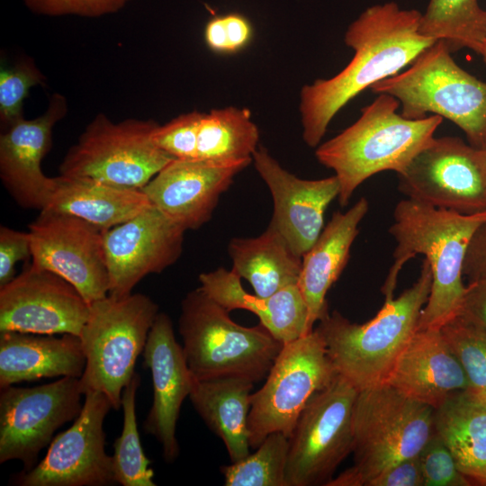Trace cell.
Segmentation results:
<instances>
[{
    "label": "cell",
    "instance_id": "8fae6325",
    "mask_svg": "<svg viewBox=\"0 0 486 486\" xmlns=\"http://www.w3.org/2000/svg\"><path fill=\"white\" fill-rule=\"evenodd\" d=\"M358 391L337 374L302 411L289 437L287 486L328 485L353 452V410Z\"/></svg>",
    "mask_w": 486,
    "mask_h": 486
},
{
    "label": "cell",
    "instance_id": "7402d4cb",
    "mask_svg": "<svg viewBox=\"0 0 486 486\" xmlns=\"http://www.w3.org/2000/svg\"><path fill=\"white\" fill-rule=\"evenodd\" d=\"M386 383L435 410L452 394L472 389L464 368L437 328L416 330Z\"/></svg>",
    "mask_w": 486,
    "mask_h": 486
},
{
    "label": "cell",
    "instance_id": "4316f807",
    "mask_svg": "<svg viewBox=\"0 0 486 486\" xmlns=\"http://www.w3.org/2000/svg\"><path fill=\"white\" fill-rule=\"evenodd\" d=\"M434 426L458 470L486 485V398L472 389L452 394L435 410Z\"/></svg>",
    "mask_w": 486,
    "mask_h": 486
},
{
    "label": "cell",
    "instance_id": "ffe728a7",
    "mask_svg": "<svg viewBox=\"0 0 486 486\" xmlns=\"http://www.w3.org/2000/svg\"><path fill=\"white\" fill-rule=\"evenodd\" d=\"M68 111L61 94H53L40 116L18 119L0 136V178L9 194L23 209H46L55 190V177H48L41 161L51 144L52 129Z\"/></svg>",
    "mask_w": 486,
    "mask_h": 486
},
{
    "label": "cell",
    "instance_id": "4fadbf2b",
    "mask_svg": "<svg viewBox=\"0 0 486 486\" xmlns=\"http://www.w3.org/2000/svg\"><path fill=\"white\" fill-rule=\"evenodd\" d=\"M83 396L80 379L68 376L35 387L1 388L0 464L19 460L22 471L33 468L55 432L79 415Z\"/></svg>",
    "mask_w": 486,
    "mask_h": 486
},
{
    "label": "cell",
    "instance_id": "9a60e30c",
    "mask_svg": "<svg viewBox=\"0 0 486 486\" xmlns=\"http://www.w3.org/2000/svg\"><path fill=\"white\" fill-rule=\"evenodd\" d=\"M32 264L72 284L90 305L109 293L104 230L45 209L29 225Z\"/></svg>",
    "mask_w": 486,
    "mask_h": 486
},
{
    "label": "cell",
    "instance_id": "74e56055",
    "mask_svg": "<svg viewBox=\"0 0 486 486\" xmlns=\"http://www.w3.org/2000/svg\"><path fill=\"white\" fill-rule=\"evenodd\" d=\"M253 36L250 22L244 15L232 13L215 16L206 24L204 40L216 53H235L248 45Z\"/></svg>",
    "mask_w": 486,
    "mask_h": 486
},
{
    "label": "cell",
    "instance_id": "f35d334b",
    "mask_svg": "<svg viewBox=\"0 0 486 486\" xmlns=\"http://www.w3.org/2000/svg\"><path fill=\"white\" fill-rule=\"evenodd\" d=\"M130 0H24L33 12L51 16L98 17L112 14Z\"/></svg>",
    "mask_w": 486,
    "mask_h": 486
},
{
    "label": "cell",
    "instance_id": "d4e9b609",
    "mask_svg": "<svg viewBox=\"0 0 486 486\" xmlns=\"http://www.w3.org/2000/svg\"><path fill=\"white\" fill-rule=\"evenodd\" d=\"M200 289L229 311L246 310L283 344L308 333V310L297 284L270 296L248 292L241 278L232 270L219 267L199 275Z\"/></svg>",
    "mask_w": 486,
    "mask_h": 486
},
{
    "label": "cell",
    "instance_id": "277c9868",
    "mask_svg": "<svg viewBox=\"0 0 486 486\" xmlns=\"http://www.w3.org/2000/svg\"><path fill=\"white\" fill-rule=\"evenodd\" d=\"M431 284V269L424 259L417 282L399 297L385 299L369 321L357 324L337 310L328 312L316 328L324 338L337 374L358 392L386 383L417 330Z\"/></svg>",
    "mask_w": 486,
    "mask_h": 486
},
{
    "label": "cell",
    "instance_id": "d590c367",
    "mask_svg": "<svg viewBox=\"0 0 486 486\" xmlns=\"http://www.w3.org/2000/svg\"><path fill=\"white\" fill-rule=\"evenodd\" d=\"M203 112L181 114L164 125H158L152 140L157 147L176 159H197V140Z\"/></svg>",
    "mask_w": 486,
    "mask_h": 486
},
{
    "label": "cell",
    "instance_id": "8d00e7d4",
    "mask_svg": "<svg viewBox=\"0 0 486 486\" xmlns=\"http://www.w3.org/2000/svg\"><path fill=\"white\" fill-rule=\"evenodd\" d=\"M424 486H466L471 482L458 470L448 447L436 433L418 454Z\"/></svg>",
    "mask_w": 486,
    "mask_h": 486
},
{
    "label": "cell",
    "instance_id": "30bf717a",
    "mask_svg": "<svg viewBox=\"0 0 486 486\" xmlns=\"http://www.w3.org/2000/svg\"><path fill=\"white\" fill-rule=\"evenodd\" d=\"M337 374L317 328L284 344L264 385L251 394L250 447L257 448L274 432L289 438L310 399Z\"/></svg>",
    "mask_w": 486,
    "mask_h": 486
},
{
    "label": "cell",
    "instance_id": "e0dca14e",
    "mask_svg": "<svg viewBox=\"0 0 486 486\" xmlns=\"http://www.w3.org/2000/svg\"><path fill=\"white\" fill-rule=\"evenodd\" d=\"M184 232L153 205L104 230L108 294L127 296L145 276L174 265L182 254Z\"/></svg>",
    "mask_w": 486,
    "mask_h": 486
},
{
    "label": "cell",
    "instance_id": "1f68e13d",
    "mask_svg": "<svg viewBox=\"0 0 486 486\" xmlns=\"http://www.w3.org/2000/svg\"><path fill=\"white\" fill-rule=\"evenodd\" d=\"M140 384V376L135 372L122 396L123 426L114 442L112 459L115 482L122 486H156L150 460L143 452L138 431L136 393Z\"/></svg>",
    "mask_w": 486,
    "mask_h": 486
},
{
    "label": "cell",
    "instance_id": "d6986e66",
    "mask_svg": "<svg viewBox=\"0 0 486 486\" xmlns=\"http://www.w3.org/2000/svg\"><path fill=\"white\" fill-rule=\"evenodd\" d=\"M252 162L175 158L141 190L153 206L184 230H198L210 220L234 177Z\"/></svg>",
    "mask_w": 486,
    "mask_h": 486
},
{
    "label": "cell",
    "instance_id": "52a82bcc",
    "mask_svg": "<svg viewBox=\"0 0 486 486\" xmlns=\"http://www.w3.org/2000/svg\"><path fill=\"white\" fill-rule=\"evenodd\" d=\"M451 51L445 40H436L406 70L370 89L395 97L405 118L421 119L430 112L451 121L469 144L482 148L486 144V82L459 67Z\"/></svg>",
    "mask_w": 486,
    "mask_h": 486
},
{
    "label": "cell",
    "instance_id": "836d02e7",
    "mask_svg": "<svg viewBox=\"0 0 486 486\" xmlns=\"http://www.w3.org/2000/svg\"><path fill=\"white\" fill-rule=\"evenodd\" d=\"M440 329L464 368L472 390L486 398V330L460 316Z\"/></svg>",
    "mask_w": 486,
    "mask_h": 486
},
{
    "label": "cell",
    "instance_id": "d6a6232c",
    "mask_svg": "<svg viewBox=\"0 0 486 486\" xmlns=\"http://www.w3.org/2000/svg\"><path fill=\"white\" fill-rule=\"evenodd\" d=\"M289 438L282 432L268 435L253 454L220 467L226 486H287Z\"/></svg>",
    "mask_w": 486,
    "mask_h": 486
},
{
    "label": "cell",
    "instance_id": "5b68a950",
    "mask_svg": "<svg viewBox=\"0 0 486 486\" xmlns=\"http://www.w3.org/2000/svg\"><path fill=\"white\" fill-rule=\"evenodd\" d=\"M229 313L200 288L185 295L178 330L188 367L197 381L239 376L258 382L284 344L261 323L244 327Z\"/></svg>",
    "mask_w": 486,
    "mask_h": 486
},
{
    "label": "cell",
    "instance_id": "7c38bea8",
    "mask_svg": "<svg viewBox=\"0 0 486 486\" xmlns=\"http://www.w3.org/2000/svg\"><path fill=\"white\" fill-rule=\"evenodd\" d=\"M398 177L407 198L464 214L486 211L484 155L457 137H434Z\"/></svg>",
    "mask_w": 486,
    "mask_h": 486
},
{
    "label": "cell",
    "instance_id": "f546056e",
    "mask_svg": "<svg viewBox=\"0 0 486 486\" xmlns=\"http://www.w3.org/2000/svg\"><path fill=\"white\" fill-rule=\"evenodd\" d=\"M259 130L247 108L228 106L204 113L197 140V159L218 162L253 160Z\"/></svg>",
    "mask_w": 486,
    "mask_h": 486
},
{
    "label": "cell",
    "instance_id": "44dd1931",
    "mask_svg": "<svg viewBox=\"0 0 486 486\" xmlns=\"http://www.w3.org/2000/svg\"><path fill=\"white\" fill-rule=\"evenodd\" d=\"M142 356L153 384V401L143 428L159 442L164 460L173 463L180 451L176 432L181 406L190 395L194 378L166 313L157 315Z\"/></svg>",
    "mask_w": 486,
    "mask_h": 486
},
{
    "label": "cell",
    "instance_id": "6da1fadb",
    "mask_svg": "<svg viewBox=\"0 0 486 486\" xmlns=\"http://www.w3.org/2000/svg\"><path fill=\"white\" fill-rule=\"evenodd\" d=\"M422 14L395 2L366 8L347 27L344 41L354 50L349 63L328 79H317L300 91L302 139L317 148L336 114L357 94L398 74L436 40L419 32Z\"/></svg>",
    "mask_w": 486,
    "mask_h": 486
},
{
    "label": "cell",
    "instance_id": "484cf974",
    "mask_svg": "<svg viewBox=\"0 0 486 486\" xmlns=\"http://www.w3.org/2000/svg\"><path fill=\"white\" fill-rule=\"evenodd\" d=\"M253 384L239 376L194 379L189 395L206 426L223 441L231 463L250 454L248 415Z\"/></svg>",
    "mask_w": 486,
    "mask_h": 486
},
{
    "label": "cell",
    "instance_id": "ba28073f",
    "mask_svg": "<svg viewBox=\"0 0 486 486\" xmlns=\"http://www.w3.org/2000/svg\"><path fill=\"white\" fill-rule=\"evenodd\" d=\"M158 304L143 293L123 297L107 295L90 304L79 335L86 367L79 378L84 394H104L113 410L122 407L123 389L135 374L150 328L158 314Z\"/></svg>",
    "mask_w": 486,
    "mask_h": 486
},
{
    "label": "cell",
    "instance_id": "f1b7e54d",
    "mask_svg": "<svg viewBox=\"0 0 486 486\" xmlns=\"http://www.w3.org/2000/svg\"><path fill=\"white\" fill-rule=\"evenodd\" d=\"M231 270L247 280L255 294L266 297L298 284L302 257L273 227L254 238H233L228 245Z\"/></svg>",
    "mask_w": 486,
    "mask_h": 486
},
{
    "label": "cell",
    "instance_id": "9c48e42d",
    "mask_svg": "<svg viewBox=\"0 0 486 486\" xmlns=\"http://www.w3.org/2000/svg\"><path fill=\"white\" fill-rule=\"evenodd\" d=\"M158 126L152 120L115 123L100 113L68 149L59 175L141 190L175 159L153 142Z\"/></svg>",
    "mask_w": 486,
    "mask_h": 486
},
{
    "label": "cell",
    "instance_id": "ee69618b",
    "mask_svg": "<svg viewBox=\"0 0 486 486\" xmlns=\"http://www.w3.org/2000/svg\"><path fill=\"white\" fill-rule=\"evenodd\" d=\"M480 55L482 56L484 63L486 64V38H485L484 43L482 45V51H481Z\"/></svg>",
    "mask_w": 486,
    "mask_h": 486
},
{
    "label": "cell",
    "instance_id": "3957f363",
    "mask_svg": "<svg viewBox=\"0 0 486 486\" xmlns=\"http://www.w3.org/2000/svg\"><path fill=\"white\" fill-rule=\"evenodd\" d=\"M399 106L395 97L379 94L353 124L317 147L316 158L332 169L339 182L341 206H346L355 190L372 176L401 173L442 123L439 115L405 118L397 112Z\"/></svg>",
    "mask_w": 486,
    "mask_h": 486
},
{
    "label": "cell",
    "instance_id": "2e32d148",
    "mask_svg": "<svg viewBox=\"0 0 486 486\" xmlns=\"http://www.w3.org/2000/svg\"><path fill=\"white\" fill-rule=\"evenodd\" d=\"M89 310L72 284L32 264L0 287V332L79 337Z\"/></svg>",
    "mask_w": 486,
    "mask_h": 486
},
{
    "label": "cell",
    "instance_id": "b9f144b4",
    "mask_svg": "<svg viewBox=\"0 0 486 486\" xmlns=\"http://www.w3.org/2000/svg\"><path fill=\"white\" fill-rule=\"evenodd\" d=\"M457 316L486 330V278L471 281L466 286Z\"/></svg>",
    "mask_w": 486,
    "mask_h": 486
},
{
    "label": "cell",
    "instance_id": "e575fe53",
    "mask_svg": "<svg viewBox=\"0 0 486 486\" xmlns=\"http://www.w3.org/2000/svg\"><path fill=\"white\" fill-rule=\"evenodd\" d=\"M40 70L32 61H21L0 72V118L10 125L22 118L23 100L31 87L41 84Z\"/></svg>",
    "mask_w": 486,
    "mask_h": 486
},
{
    "label": "cell",
    "instance_id": "f6af8a7d",
    "mask_svg": "<svg viewBox=\"0 0 486 486\" xmlns=\"http://www.w3.org/2000/svg\"><path fill=\"white\" fill-rule=\"evenodd\" d=\"M482 153L484 155L485 160H486V144L483 148H482Z\"/></svg>",
    "mask_w": 486,
    "mask_h": 486
},
{
    "label": "cell",
    "instance_id": "60d3db41",
    "mask_svg": "<svg viewBox=\"0 0 486 486\" xmlns=\"http://www.w3.org/2000/svg\"><path fill=\"white\" fill-rule=\"evenodd\" d=\"M418 454L407 458L373 478L367 486H423Z\"/></svg>",
    "mask_w": 486,
    "mask_h": 486
},
{
    "label": "cell",
    "instance_id": "cb8c5ba5",
    "mask_svg": "<svg viewBox=\"0 0 486 486\" xmlns=\"http://www.w3.org/2000/svg\"><path fill=\"white\" fill-rule=\"evenodd\" d=\"M86 356L80 338L0 332V388L43 378H80Z\"/></svg>",
    "mask_w": 486,
    "mask_h": 486
},
{
    "label": "cell",
    "instance_id": "603a6c76",
    "mask_svg": "<svg viewBox=\"0 0 486 486\" xmlns=\"http://www.w3.org/2000/svg\"><path fill=\"white\" fill-rule=\"evenodd\" d=\"M369 209L362 197L346 212H336L313 246L303 255L298 287L308 310V329L328 311L326 295L349 259L359 224Z\"/></svg>",
    "mask_w": 486,
    "mask_h": 486
},
{
    "label": "cell",
    "instance_id": "ab89813d",
    "mask_svg": "<svg viewBox=\"0 0 486 486\" xmlns=\"http://www.w3.org/2000/svg\"><path fill=\"white\" fill-rule=\"evenodd\" d=\"M31 256L29 232L0 228V287L15 277V265Z\"/></svg>",
    "mask_w": 486,
    "mask_h": 486
},
{
    "label": "cell",
    "instance_id": "4dcf8cb0",
    "mask_svg": "<svg viewBox=\"0 0 486 486\" xmlns=\"http://www.w3.org/2000/svg\"><path fill=\"white\" fill-rule=\"evenodd\" d=\"M419 32L445 40L452 51L467 48L480 55L486 38V10L478 0H429Z\"/></svg>",
    "mask_w": 486,
    "mask_h": 486
},
{
    "label": "cell",
    "instance_id": "7a4b0ae2",
    "mask_svg": "<svg viewBox=\"0 0 486 486\" xmlns=\"http://www.w3.org/2000/svg\"><path fill=\"white\" fill-rule=\"evenodd\" d=\"M486 221V211L464 214L406 198L397 203L389 229L397 246L393 263L382 286L385 299L393 297L400 271L417 255L429 264L432 284L417 330L437 328L456 317L466 286L464 258L477 229Z\"/></svg>",
    "mask_w": 486,
    "mask_h": 486
},
{
    "label": "cell",
    "instance_id": "8992f818",
    "mask_svg": "<svg viewBox=\"0 0 486 486\" xmlns=\"http://www.w3.org/2000/svg\"><path fill=\"white\" fill-rule=\"evenodd\" d=\"M435 409L389 383L358 392L353 410L354 465L327 486H367L399 462L418 455L435 432Z\"/></svg>",
    "mask_w": 486,
    "mask_h": 486
},
{
    "label": "cell",
    "instance_id": "7bdbcfd3",
    "mask_svg": "<svg viewBox=\"0 0 486 486\" xmlns=\"http://www.w3.org/2000/svg\"><path fill=\"white\" fill-rule=\"evenodd\" d=\"M463 274L470 282L486 278V221L477 229L470 242Z\"/></svg>",
    "mask_w": 486,
    "mask_h": 486
},
{
    "label": "cell",
    "instance_id": "ac0fdd59",
    "mask_svg": "<svg viewBox=\"0 0 486 486\" xmlns=\"http://www.w3.org/2000/svg\"><path fill=\"white\" fill-rule=\"evenodd\" d=\"M253 164L273 198L269 225L302 257L324 228L326 209L338 197L340 185L337 176L299 178L284 169L262 146L253 154Z\"/></svg>",
    "mask_w": 486,
    "mask_h": 486
},
{
    "label": "cell",
    "instance_id": "5bb4252c",
    "mask_svg": "<svg viewBox=\"0 0 486 486\" xmlns=\"http://www.w3.org/2000/svg\"><path fill=\"white\" fill-rule=\"evenodd\" d=\"M74 423L49 445L45 456L14 482L22 486H107L115 484L112 455L105 451L104 421L112 408L103 393H85Z\"/></svg>",
    "mask_w": 486,
    "mask_h": 486
},
{
    "label": "cell",
    "instance_id": "83f0119b",
    "mask_svg": "<svg viewBox=\"0 0 486 486\" xmlns=\"http://www.w3.org/2000/svg\"><path fill=\"white\" fill-rule=\"evenodd\" d=\"M55 180L46 209L78 217L103 230L127 221L152 205L142 190L61 175Z\"/></svg>",
    "mask_w": 486,
    "mask_h": 486
}]
</instances>
